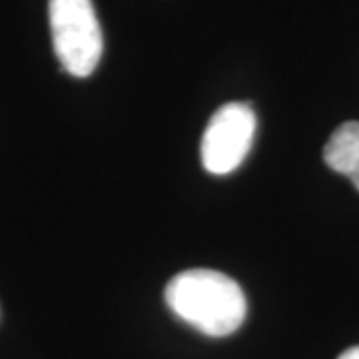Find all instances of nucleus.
<instances>
[{"instance_id":"nucleus-1","label":"nucleus","mask_w":359,"mask_h":359,"mask_svg":"<svg viewBox=\"0 0 359 359\" xmlns=\"http://www.w3.org/2000/svg\"><path fill=\"white\" fill-rule=\"evenodd\" d=\"M166 304L180 320L210 337H226L242 327L248 302L242 287L214 269H186L166 285Z\"/></svg>"},{"instance_id":"nucleus-2","label":"nucleus","mask_w":359,"mask_h":359,"mask_svg":"<svg viewBox=\"0 0 359 359\" xmlns=\"http://www.w3.org/2000/svg\"><path fill=\"white\" fill-rule=\"evenodd\" d=\"M52 42L60 65L76 78L90 76L102 58L104 39L92 0H50Z\"/></svg>"},{"instance_id":"nucleus-3","label":"nucleus","mask_w":359,"mask_h":359,"mask_svg":"<svg viewBox=\"0 0 359 359\" xmlns=\"http://www.w3.org/2000/svg\"><path fill=\"white\" fill-rule=\"evenodd\" d=\"M256 114L245 102H228L210 118L202 136V164L214 176L242 166L256 136Z\"/></svg>"},{"instance_id":"nucleus-4","label":"nucleus","mask_w":359,"mask_h":359,"mask_svg":"<svg viewBox=\"0 0 359 359\" xmlns=\"http://www.w3.org/2000/svg\"><path fill=\"white\" fill-rule=\"evenodd\" d=\"M323 160L337 174H344L359 190V122H346L334 130L323 148Z\"/></svg>"},{"instance_id":"nucleus-5","label":"nucleus","mask_w":359,"mask_h":359,"mask_svg":"<svg viewBox=\"0 0 359 359\" xmlns=\"http://www.w3.org/2000/svg\"><path fill=\"white\" fill-rule=\"evenodd\" d=\"M337 359H359V346L346 349V351H344V353H341Z\"/></svg>"}]
</instances>
